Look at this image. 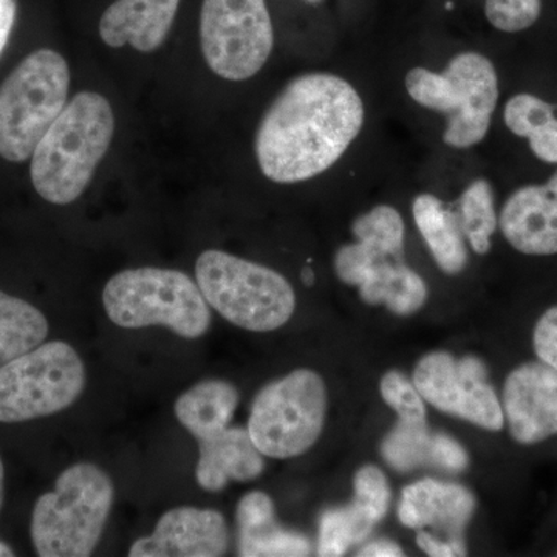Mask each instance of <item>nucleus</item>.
I'll list each match as a JSON object with an SVG mask.
<instances>
[{
    "label": "nucleus",
    "mask_w": 557,
    "mask_h": 557,
    "mask_svg": "<svg viewBox=\"0 0 557 557\" xmlns=\"http://www.w3.org/2000/svg\"><path fill=\"white\" fill-rule=\"evenodd\" d=\"M364 124V104L350 83L332 73L289 81L256 132L260 171L281 185L306 182L330 170Z\"/></svg>",
    "instance_id": "f257e3e1"
},
{
    "label": "nucleus",
    "mask_w": 557,
    "mask_h": 557,
    "mask_svg": "<svg viewBox=\"0 0 557 557\" xmlns=\"http://www.w3.org/2000/svg\"><path fill=\"white\" fill-rule=\"evenodd\" d=\"M115 115L108 98L79 91L33 150L30 175L36 193L51 205L83 196L112 145Z\"/></svg>",
    "instance_id": "f03ea898"
},
{
    "label": "nucleus",
    "mask_w": 557,
    "mask_h": 557,
    "mask_svg": "<svg viewBox=\"0 0 557 557\" xmlns=\"http://www.w3.org/2000/svg\"><path fill=\"white\" fill-rule=\"evenodd\" d=\"M112 479L83 461L61 472L54 490L36 500L32 542L40 557H87L100 544L112 511Z\"/></svg>",
    "instance_id": "7ed1b4c3"
},
{
    "label": "nucleus",
    "mask_w": 557,
    "mask_h": 557,
    "mask_svg": "<svg viewBox=\"0 0 557 557\" xmlns=\"http://www.w3.org/2000/svg\"><path fill=\"white\" fill-rule=\"evenodd\" d=\"M102 306L110 321L123 329L166 327L180 338L199 339L211 327L199 285L178 270L120 271L106 284Z\"/></svg>",
    "instance_id": "20e7f679"
},
{
    "label": "nucleus",
    "mask_w": 557,
    "mask_h": 557,
    "mask_svg": "<svg viewBox=\"0 0 557 557\" xmlns=\"http://www.w3.org/2000/svg\"><path fill=\"white\" fill-rule=\"evenodd\" d=\"M196 278L209 307L249 332H273L296 309L295 289L277 271L220 249H207L196 262Z\"/></svg>",
    "instance_id": "39448f33"
},
{
    "label": "nucleus",
    "mask_w": 557,
    "mask_h": 557,
    "mask_svg": "<svg viewBox=\"0 0 557 557\" xmlns=\"http://www.w3.org/2000/svg\"><path fill=\"white\" fill-rule=\"evenodd\" d=\"M406 90L418 104L448 116L443 141L449 148L468 149L485 139L497 106L498 79L483 54H457L442 73L412 69Z\"/></svg>",
    "instance_id": "423d86ee"
},
{
    "label": "nucleus",
    "mask_w": 557,
    "mask_h": 557,
    "mask_svg": "<svg viewBox=\"0 0 557 557\" xmlns=\"http://www.w3.org/2000/svg\"><path fill=\"white\" fill-rule=\"evenodd\" d=\"M70 69L58 51H33L0 86V157L11 163L32 159L69 102Z\"/></svg>",
    "instance_id": "0eeeda50"
},
{
    "label": "nucleus",
    "mask_w": 557,
    "mask_h": 557,
    "mask_svg": "<svg viewBox=\"0 0 557 557\" xmlns=\"http://www.w3.org/2000/svg\"><path fill=\"white\" fill-rule=\"evenodd\" d=\"M86 388V368L64 341H49L0 368V423L54 416Z\"/></svg>",
    "instance_id": "6e6552de"
},
{
    "label": "nucleus",
    "mask_w": 557,
    "mask_h": 557,
    "mask_svg": "<svg viewBox=\"0 0 557 557\" xmlns=\"http://www.w3.org/2000/svg\"><path fill=\"white\" fill-rule=\"evenodd\" d=\"M327 413L324 380L298 369L256 395L248 421L249 437L267 457L302 456L318 442Z\"/></svg>",
    "instance_id": "1a4fd4ad"
},
{
    "label": "nucleus",
    "mask_w": 557,
    "mask_h": 557,
    "mask_svg": "<svg viewBox=\"0 0 557 557\" xmlns=\"http://www.w3.org/2000/svg\"><path fill=\"white\" fill-rule=\"evenodd\" d=\"M200 44L208 67L220 78L258 75L274 47L265 0H203Z\"/></svg>",
    "instance_id": "9d476101"
},
{
    "label": "nucleus",
    "mask_w": 557,
    "mask_h": 557,
    "mask_svg": "<svg viewBox=\"0 0 557 557\" xmlns=\"http://www.w3.org/2000/svg\"><path fill=\"white\" fill-rule=\"evenodd\" d=\"M413 384L421 397L449 416L463 418L487 431H500L504 409L487 381L486 366L475 357L456 359L435 351L418 362Z\"/></svg>",
    "instance_id": "9b49d317"
},
{
    "label": "nucleus",
    "mask_w": 557,
    "mask_h": 557,
    "mask_svg": "<svg viewBox=\"0 0 557 557\" xmlns=\"http://www.w3.org/2000/svg\"><path fill=\"white\" fill-rule=\"evenodd\" d=\"M509 434L520 445H536L557 435V372L544 362L512 370L502 399Z\"/></svg>",
    "instance_id": "f8f14e48"
},
{
    "label": "nucleus",
    "mask_w": 557,
    "mask_h": 557,
    "mask_svg": "<svg viewBox=\"0 0 557 557\" xmlns=\"http://www.w3.org/2000/svg\"><path fill=\"white\" fill-rule=\"evenodd\" d=\"M230 548V531L215 509L178 507L161 516L150 536L132 544L131 557H219Z\"/></svg>",
    "instance_id": "ddd939ff"
},
{
    "label": "nucleus",
    "mask_w": 557,
    "mask_h": 557,
    "mask_svg": "<svg viewBox=\"0 0 557 557\" xmlns=\"http://www.w3.org/2000/svg\"><path fill=\"white\" fill-rule=\"evenodd\" d=\"M500 230L523 255H557V172L545 185L523 186L509 197Z\"/></svg>",
    "instance_id": "4468645a"
},
{
    "label": "nucleus",
    "mask_w": 557,
    "mask_h": 557,
    "mask_svg": "<svg viewBox=\"0 0 557 557\" xmlns=\"http://www.w3.org/2000/svg\"><path fill=\"white\" fill-rule=\"evenodd\" d=\"M351 231L357 244L344 245L335 256V271L344 284L358 287L373 267L405 259V222L397 209L380 205L355 220Z\"/></svg>",
    "instance_id": "2eb2a0df"
},
{
    "label": "nucleus",
    "mask_w": 557,
    "mask_h": 557,
    "mask_svg": "<svg viewBox=\"0 0 557 557\" xmlns=\"http://www.w3.org/2000/svg\"><path fill=\"white\" fill-rule=\"evenodd\" d=\"M180 0H116L102 13L100 36L106 46H131L139 53L159 50L170 35Z\"/></svg>",
    "instance_id": "dca6fc26"
},
{
    "label": "nucleus",
    "mask_w": 557,
    "mask_h": 557,
    "mask_svg": "<svg viewBox=\"0 0 557 557\" xmlns=\"http://www.w3.org/2000/svg\"><path fill=\"white\" fill-rule=\"evenodd\" d=\"M474 508V497L467 487L424 479L405 487L398 516L403 525L437 528L448 533L450 541H463L461 534Z\"/></svg>",
    "instance_id": "f3484780"
},
{
    "label": "nucleus",
    "mask_w": 557,
    "mask_h": 557,
    "mask_svg": "<svg viewBox=\"0 0 557 557\" xmlns=\"http://www.w3.org/2000/svg\"><path fill=\"white\" fill-rule=\"evenodd\" d=\"M265 469L263 454L256 448L248 429L226 428L215 437L199 443L196 480L201 490L219 493L234 482L260 478Z\"/></svg>",
    "instance_id": "a211bd4d"
},
{
    "label": "nucleus",
    "mask_w": 557,
    "mask_h": 557,
    "mask_svg": "<svg viewBox=\"0 0 557 557\" xmlns=\"http://www.w3.org/2000/svg\"><path fill=\"white\" fill-rule=\"evenodd\" d=\"M239 555L244 557L309 556V539L284 530L276 522L274 504L269 494L252 491L237 505Z\"/></svg>",
    "instance_id": "6ab92c4d"
},
{
    "label": "nucleus",
    "mask_w": 557,
    "mask_h": 557,
    "mask_svg": "<svg viewBox=\"0 0 557 557\" xmlns=\"http://www.w3.org/2000/svg\"><path fill=\"white\" fill-rule=\"evenodd\" d=\"M239 405V391L225 380H203L183 392L174 406L175 417L197 440L207 442L230 428Z\"/></svg>",
    "instance_id": "aec40b11"
},
{
    "label": "nucleus",
    "mask_w": 557,
    "mask_h": 557,
    "mask_svg": "<svg viewBox=\"0 0 557 557\" xmlns=\"http://www.w3.org/2000/svg\"><path fill=\"white\" fill-rule=\"evenodd\" d=\"M413 219L440 270L453 276L461 273L468 263V249L456 209L445 207L432 194H421L413 201Z\"/></svg>",
    "instance_id": "412c9836"
},
{
    "label": "nucleus",
    "mask_w": 557,
    "mask_h": 557,
    "mask_svg": "<svg viewBox=\"0 0 557 557\" xmlns=\"http://www.w3.org/2000/svg\"><path fill=\"white\" fill-rule=\"evenodd\" d=\"M359 296L370 306L384 304L392 313L409 317L424 306L428 287L405 259L373 267L358 285Z\"/></svg>",
    "instance_id": "4be33fe9"
},
{
    "label": "nucleus",
    "mask_w": 557,
    "mask_h": 557,
    "mask_svg": "<svg viewBox=\"0 0 557 557\" xmlns=\"http://www.w3.org/2000/svg\"><path fill=\"white\" fill-rule=\"evenodd\" d=\"M505 124L512 134L527 138L534 156L557 164V108L531 94H519L505 106Z\"/></svg>",
    "instance_id": "5701e85b"
},
{
    "label": "nucleus",
    "mask_w": 557,
    "mask_h": 557,
    "mask_svg": "<svg viewBox=\"0 0 557 557\" xmlns=\"http://www.w3.org/2000/svg\"><path fill=\"white\" fill-rule=\"evenodd\" d=\"M49 335L46 314L0 289V368L40 346Z\"/></svg>",
    "instance_id": "b1692460"
},
{
    "label": "nucleus",
    "mask_w": 557,
    "mask_h": 557,
    "mask_svg": "<svg viewBox=\"0 0 557 557\" xmlns=\"http://www.w3.org/2000/svg\"><path fill=\"white\" fill-rule=\"evenodd\" d=\"M381 519L372 508L357 498L346 508L329 509L319 519L318 555H346L351 545L369 536Z\"/></svg>",
    "instance_id": "393cba45"
},
{
    "label": "nucleus",
    "mask_w": 557,
    "mask_h": 557,
    "mask_svg": "<svg viewBox=\"0 0 557 557\" xmlns=\"http://www.w3.org/2000/svg\"><path fill=\"white\" fill-rule=\"evenodd\" d=\"M457 218L461 231L478 255L491 249V236L496 233L498 220L494 208V193L485 178L475 180L457 201Z\"/></svg>",
    "instance_id": "a878e982"
},
{
    "label": "nucleus",
    "mask_w": 557,
    "mask_h": 557,
    "mask_svg": "<svg viewBox=\"0 0 557 557\" xmlns=\"http://www.w3.org/2000/svg\"><path fill=\"white\" fill-rule=\"evenodd\" d=\"M432 440L434 434L429 431L426 421L399 418L397 426L384 438L381 454L397 471H413L423 465H432Z\"/></svg>",
    "instance_id": "bb28decb"
},
{
    "label": "nucleus",
    "mask_w": 557,
    "mask_h": 557,
    "mask_svg": "<svg viewBox=\"0 0 557 557\" xmlns=\"http://www.w3.org/2000/svg\"><path fill=\"white\" fill-rule=\"evenodd\" d=\"M541 0H486V20L497 30L518 33L536 24L541 16Z\"/></svg>",
    "instance_id": "cd10ccee"
},
{
    "label": "nucleus",
    "mask_w": 557,
    "mask_h": 557,
    "mask_svg": "<svg viewBox=\"0 0 557 557\" xmlns=\"http://www.w3.org/2000/svg\"><path fill=\"white\" fill-rule=\"evenodd\" d=\"M381 397L403 420L426 421L423 397L399 372H388L381 380Z\"/></svg>",
    "instance_id": "c85d7f7f"
},
{
    "label": "nucleus",
    "mask_w": 557,
    "mask_h": 557,
    "mask_svg": "<svg viewBox=\"0 0 557 557\" xmlns=\"http://www.w3.org/2000/svg\"><path fill=\"white\" fill-rule=\"evenodd\" d=\"M355 498L372 508L381 518L386 516L391 504V490L380 468L362 467L355 475Z\"/></svg>",
    "instance_id": "c756f323"
},
{
    "label": "nucleus",
    "mask_w": 557,
    "mask_h": 557,
    "mask_svg": "<svg viewBox=\"0 0 557 557\" xmlns=\"http://www.w3.org/2000/svg\"><path fill=\"white\" fill-rule=\"evenodd\" d=\"M533 346L539 361L557 372V306L545 311L533 333Z\"/></svg>",
    "instance_id": "7c9ffc66"
},
{
    "label": "nucleus",
    "mask_w": 557,
    "mask_h": 557,
    "mask_svg": "<svg viewBox=\"0 0 557 557\" xmlns=\"http://www.w3.org/2000/svg\"><path fill=\"white\" fill-rule=\"evenodd\" d=\"M468 454L460 443L446 434H434L432 465L446 471L460 472L468 467Z\"/></svg>",
    "instance_id": "2f4dec72"
},
{
    "label": "nucleus",
    "mask_w": 557,
    "mask_h": 557,
    "mask_svg": "<svg viewBox=\"0 0 557 557\" xmlns=\"http://www.w3.org/2000/svg\"><path fill=\"white\" fill-rule=\"evenodd\" d=\"M417 544L429 556L450 557L467 555L463 541H440V539L431 536V534L424 533V531H418Z\"/></svg>",
    "instance_id": "473e14b6"
},
{
    "label": "nucleus",
    "mask_w": 557,
    "mask_h": 557,
    "mask_svg": "<svg viewBox=\"0 0 557 557\" xmlns=\"http://www.w3.org/2000/svg\"><path fill=\"white\" fill-rule=\"evenodd\" d=\"M16 0H0V57H2L7 44H9L14 21H16Z\"/></svg>",
    "instance_id": "72a5a7b5"
},
{
    "label": "nucleus",
    "mask_w": 557,
    "mask_h": 557,
    "mask_svg": "<svg viewBox=\"0 0 557 557\" xmlns=\"http://www.w3.org/2000/svg\"><path fill=\"white\" fill-rule=\"evenodd\" d=\"M361 557H395L403 556L401 548L391 541H375L366 545L361 552L358 553Z\"/></svg>",
    "instance_id": "f704fd0d"
},
{
    "label": "nucleus",
    "mask_w": 557,
    "mask_h": 557,
    "mask_svg": "<svg viewBox=\"0 0 557 557\" xmlns=\"http://www.w3.org/2000/svg\"><path fill=\"white\" fill-rule=\"evenodd\" d=\"M3 497H5V468H3V461L0 458V511H2Z\"/></svg>",
    "instance_id": "c9c22d12"
},
{
    "label": "nucleus",
    "mask_w": 557,
    "mask_h": 557,
    "mask_svg": "<svg viewBox=\"0 0 557 557\" xmlns=\"http://www.w3.org/2000/svg\"><path fill=\"white\" fill-rule=\"evenodd\" d=\"M302 281L304 284L307 285V287H311V285L314 284V273L313 270L310 269V267H306V269H304Z\"/></svg>",
    "instance_id": "e433bc0d"
},
{
    "label": "nucleus",
    "mask_w": 557,
    "mask_h": 557,
    "mask_svg": "<svg viewBox=\"0 0 557 557\" xmlns=\"http://www.w3.org/2000/svg\"><path fill=\"white\" fill-rule=\"evenodd\" d=\"M14 555H16V553L13 552V548H11L9 544H5V542L0 541V557Z\"/></svg>",
    "instance_id": "4c0bfd02"
},
{
    "label": "nucleus",
    "mask_w": 557,
    "mask_h": 557,
    "mask_svg": "<svg viewBox=\"0 0 557 557\" xmlns=\"http://www.w3.org/2000/svg\"><path fill=\"white\" fill-rule=\"evenodd\" d=\"M309 2H319V0H309Z\"/></svg>",
    "instance_id": "58836bf2"
}]
</instances>
